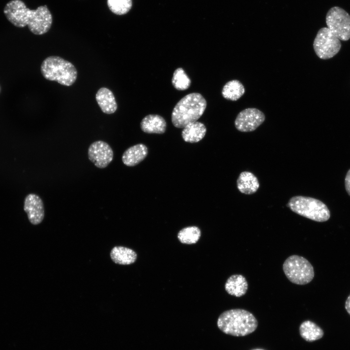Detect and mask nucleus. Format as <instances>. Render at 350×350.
I'll return each instance as SVG.
<instances>
[{"mask_svg": "<svg viewBox=\"0 0 350 350\" xmlns=\"http://www.w3.org/2000/svg\"><path fill=\"white\" fill-rule=\"evenodd\" d=\"M3 13L13 25L22 28L28 26L34 34L41 35L50 29L52 17L46 5L30 10L20 0H12L5 6Z\"/></svg>", "mask_w": 350, "mask_h": 350, "instance_id": "obj_1", "label": "nucleus"}, {"mask_svg": "<svg viewBox=\"0 0 350 350\" xmlns=\"http://www.w3.org/2000/svg\"><path fill=\"white\" fill-rule=\"evenodd\" d=\"M217 325L226 334L244 336L254 332L258 321L250 312L244 309H234L222 313L218 318Z\"/></svg>", "mask_w": 350, "mask_h": 350, "instance_id": "obj_2", "label": "nucleus"}, {"mask_svg": "<svg viewBox=\"0 0 350 350\" xmlns=\"http://www.w3.org/2000/svg\"><path fill=\"white\" fill-rule=\"evenodd\" d=\"M206 107V100L201 94L189 93L181 98L174 107L172 122L175 127L183 128L188 124L197 121Z\"/></svg>", "mask_w": 350, "mask_h": 350, "instance_id": "obj_3", "label": "nucleus"}, {"mask_svg": "<svg viewBox=\"0 0 350 350\" xmlns=\"http://www.w3.org/2000/svg\"><path fill=\"white\" fill-rule=\"evenodd\" d=\"M40 70L46 79L56 81L66 86H71L77 77L75 66L58 56H50L45 58L41 64Z\"/></svg>", "mask_w": 350, "mask_h": 350, "instance_id": "obj_4", "label": "nucleus"}, {"mask_svg": "<svg viewBox=\"0 0 350 350\" xmlns=\"http://www.w3.org/2000/svg\"><path fill=\"white\" fill-rule=\"evenodd\" d=\"M286 205L296 213L316 222H325L330 218L331 213L327 205L313 197L295 196L289 199Z\"/></svg>", "mask_w": 350, "mask_h": 350, "instance_id": "obj_5", "label": "nucleus"}, {"mask_svg": "<svg viewBox=\"0 0 350 350\" xmlns=\"http://www.w3.org/2000/svg\"><path fill=\"white\" fill-rule=\"evenodd\" d=\"M282 267L287 278L296 284H306L313 280L315 276L311 263L300 256H289L284 261Z\"/></svg>", "mask_w": 350, "mask_h": 350, "instance_id": "obj_6", "label": "nucleus"}, {"mask_svg": "<svg viewBox=\"0 0 350 350\" xmlns=\"http://www.w3.org/2000/svg\"><path fill=\"white\" fill-rule=\"evenodd\" d=\"M313 48L319 58L329 59L338 53L341 43L328 28L323 27L317 32L313 42Z\"/></svg>", "mask_w": 350, "mask_h": 350, "instance_id": "obj_7", "label": "nucleus"}, {"mask_svg": "<svg viewBox=\"0 0 350 350\" xmlns=\"http://www.w3.org/2000/svg\"><path fill=\"white\" fill-rule=\"evenodd\" d=\"M326 22L331 31L340 40L350 39V15L338 6L331 8L326 16Z\"/></svg>", "mask_w": 350, "mask_h": 350, "instance_id": "obj_8", "label": "nucleus"}, {"mask_svg": "<svg viewBox=\"0 0 350 350\" xmlns=\"http://www.w3.org/2000/svg\"><path fill=\"white\" fill-rule=\"evenodd\" d=\"M264 114L256 108H247L239 113L235 121L236 128L242 132L256 130L264 121Z\"/></svg>", "mask_w": 350, "mask_h": 350, "instance_id": "obj_9", "label": "nucleus"}, {"mask_svg": "<svg viewBox=\"0 0 350 350\" xmlns=\"http://www.w3.org/2000/svg\"><path fill=\"white\" fill-rule=\"evenodd\" d=\"M88 158L97 168L106 167L112 161L113 151L110 146L103 140L92 142L88 149Z\"/></svg>", "mask_w": 350, "mask_h": 350, "instance_id": "obj_10", "label": "nucleus"}, {"mask_svg": "<svg viewBox=\"0 0 350 350\" xmlns=\"http://www.w3.org/2000/svg\"><path fill=\"white\" fill-rule=\"evenodd\" d=\"M24 210L30 222L35 225L42 222L44 217V207L41 198L35 193H29L24 201Z\"/></svg>", "mask_w": 350, "mask_h": 350, "instance_id": "obj_11", "label": "nucleus"}, {"mask_svg": "<svg viewBox=\"0 0 350 350\" xmlns=\"http://www.w3.org/2000/svg\"><path fill=\"white\" fill-rule=\"evenodd\" d=\"M147 147L141 143L137 144L127 149L123 153V163L129 167L134 166L141 162L147 156Z\"/></svg>", "mask_w": 350, "mask_h": 350, "instance_id": "obj_12", "label": "nucleus"}, {"mask_svg": "<svg viewBox=\"0 0 350 350\" xmlns=\"http://www.w3.org/2000/svg\"><path fill=\"white\" fill-rule=\"evenodd\" d=\"M140 128L145 133L163 134L166 128V122L160 115L149 114L146 116L140 122Z\"/></svg>", "mask_w": 350, "mask_h": 350, "instance_id": "obj_13", "label": "nucleus"}, {"mask_svg": "<svg viewBox=\"0 0 350 350\" xmlns=\"http://www.w3.org/2000/svg\"><path fill=\"white\" fill-rule=\"evenodd\" d=\"M96 101L102 111L105 114L114 113L117 104L113 92L106 88H100L96 94Z\"/></svg>", "mask_w": 350, "mask_h": 350, "instance_id": "obj_14", "label": "nucleus"}, {"mask_svg": "<svg viewBox=\"0 0 350 350\" xmlns=\"http://www.w3.org/2000/svg\"><path fill=\"white\" fill-rule=\"evenodd\" d=\"M237 189L242 193L252 194L255 193L260 187L257 177L251 172H241L237 179Z\"/></svg>", "mask_w": 350, "mask_h": 350, "instance_id": "obj_15", "label": "nucleus"}, {"mask_svg": "<svg viewBox=\"0 0 350 350\" xmlns=\"http://www.w3.org/2000/svg\"><path fill=\"white\" fill-rule=\"evenodd\" d=\"M227 292L230 295L241 297L246 293L248 283L243 275L236 274L229 277L225 285Z\"/></svg>", "mask_w": 350, "mask_h": 350, "instance_id": "obj_16", "label": "nucleus"}, {"mask_svg": "<svg viewBox=\"0 0 350 350\" xmlns=\"http://www.w3.org/2000/svg\"><path fill=\"white\" fill-rule=\"evenodd\" d=\"M207 131L205 125L196 121L188 124L182 131V137L185 141L195 143L201 140Z\"/></svg>", "mask_w": 350, "mask_h": 350, "instance_id": "obj_17", "label": "nucleus"}, {"mask_svg": "<svg viewBox=\"0 0 350 350\" xmlns=\"http://www.w3.org/2000/svg\"><path fill=\"white\" fill-rule=\"evenodd\" d=\"M110 256L112 261L118 264L129 265L135 262L137 255L132 249L122 246L114 247Z\"/></svg>", "mask_w": 350, "mask_h": 350, "instance_id": "obj_18", "label": "nucleus"}, {"mask_svg": "<svg viewBox=\"0 0 350 350\" xmlns=\"http://www.w3.org/2000/svg\"><path fill=\"white\" fill-rule=\"evenodd\" d=\"M299 332L301 336L308 342L320 339L324 335L323 330L315 323L310 320L305 321L301 324Z\"/></svg>", "mask_w": 350, "mask_h": 350, "instance_id": "obj_19", "label": "nucleus"}, {"mask_svg": "<svg viewBox=\"0 0 350 350\" xmlns=\"http://www.w3.org/2000/svg\"><path fill=\"white\" fill-rule=\"evenodd\" d=\"M245 88L243 84L238 80H232L228 82L222 90L223 97L228 100L236 101L245 93Z\"/></svg>", "mask_w": 350, "mask_h": 350, "instance_id": "obj_20", "label": "nucleus"}, {"mask_svg": "<svg viewBox=\"0 0 350 350\" xmlns=\"http://www.w3.org/2000/svg\"><path fill=\"white\" fill-rule=\"evenodd\" d=\"M201 236L200 229L196 226H190L180 230L177 234L179 241L182 244H195Z\"/></svg>", "mask_w": 350, "mask_h": 350, "instance_id": "obj_21", "label": "nucleus"}, {"mask_svg": "<svg viewBox=\"0 0 350 350\" xmlns=\"http://www.w3.org/2000/svg\"><path fill=\"white\" fill-rule=\"evenodd\" d=\"M172 83L174 88L179 90L188 89L191 85V81L182 68L176 69L172 79Z\"/></svg>", "mask_w": 350, "mask_h": 350, "instance_id": "obj_22", "label": "nucleus"}, {"mask_svg": "<svg viewBox=\"0 0 350 350\" xmlns=\"http://www.w3.org/2000/svg\"><path fill=\"white\" fill-rule=\"evenodd\" d=\"M109 10L117 15L127 13L132 6V0H107Z\"/></svg>", "mask_w": 350, "mask_h": 350, "instance_id": "obj_23", "label": "nucleus"}, {"mask_svg": "<svg viewBox=\"0 0 350 350\" xmlns=\"http://www.w3.org/2000/svg\"><path fill=\"white\" fill-rule=\"evenodd\" d=\"M345 187L347 192L350 196V169L347 172L345 176Z\"/></svg>", "mask_w": 350, "mask_h": 350, "instance_id": "obj_24", "label": "nucleus"}, {"mask_svg": "<svg viewBox=\"0 0 350 350\" xmlns=\"http://www.w3.org/2000/svg\"><path fill=\"white\" fill-rule=\"evenodd\" d=\"M345 309L348 313L350 315V295L348 296L346 300Z\"/></svg>", "mask_w": 350, "mask_h": 350, "instance_id": "obj_25", "label": "nucleus"}, {"mask_svg": "<svg viewBox=\"0 0 350 350\" xmlns=\"http://www.w3.org/2000/svg\"><path fill=\"white\" fill-rule=\"evenodd\" d=\"M264 350L261 349H253V350Z\"/></svg>", "mask_w": 350, "mask_h": 350, "instance_id": "obj_26", "label": "nucleus"}]
</instances>
